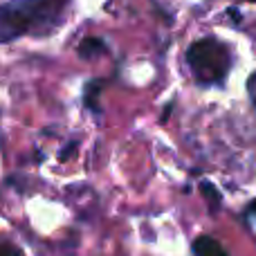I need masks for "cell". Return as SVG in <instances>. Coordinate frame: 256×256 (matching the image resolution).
I'll use <instances>...</instances> for the list:
<instances>
[{
	"label": "cell",
	"mask_w": 256,
	"mask_h": 256,
	"mask_svg": "<svg viewBox=\"0 0 256 256\" xmlns=\"http://www.w3.org/2000/svg\"><path fill=\"white\" fill-rule=\"evenodd\" d=\"M63 0H14L0 7V43L14 40L40 22L56 18Z\"/></svg>",
	"instance_id": "cell-1"
},
{
	"label": "cell",
	"mask_w": 256,
	"mask_h": 256,
	"mask_svg": "<svg viewBox=\"0 0 256 256\" xmlns=\"http://www.w3.org/2000/svg\"><path fill=\"white\" fill-rule=\"evenodd\" d=\"M186 63L200 84H222L232 68L230 50L216 38L196 40L186 50Z\"/></svg>",
	"instance_id": "cell-2"
},
{
	"label": "cell",
	"mask_w": 256,
	"mask_h": 256,
	"mask_svg": "<svg viewBox=\"0 0 256 256\" xmlns=\"http://www.w3.org/2000/svg\"><path fill=\"white\" fill-rule=\"evenodd\" d=\"M194 254L196 256H230L222 250V245L218 240H214L212 236H198L194 243Z\"/></svg>",
	"instance_id": "cell-3"
},
{
	"label": "cell",
	"mask_w": 256,
	"mask_h": 256,
	"mask_svg": "<svg viewBox=\"0 0 256 256\" xmlns=\"http://www.w3.org/2000/svg\"><path fill=\"white\" fill-rule=\"evenodd\" d=\"M102 52H106V43H104L102 38H97V36H88V38H84L79 45V54L84 58H92Z\"/></svg>",
	"instance_id": "cell-4"
},
{
	"label": "cell",
	"mask_w": 256,
	"mask_h": 256,
	"mask_svg": "<svg viewBox=\"0 0 256 256\" xmlns=\"http://www.w3.org/2000/svg\"><path fill=\"white\" fill-rule=\"evenodd\" d=\"M200 194H202V196H204V200L209 202L212 212H216V209L220 207V191H218L216 186L212 184V182H207V180L200 182Z\"/></svg>",
	"instance_id": "cell-5"
},
{
	"label": "cell",
	"mask_w": 256,
	"mask_h": 256,
	"mask_svg": "<svg viewBox=\"0 0 256 256\" xmlns=\"http://www.w3.org/2000/svg\"><path fill=\"white\" fill-rule=\"evenodd\" d=\"M99 94H102V81H90L86 86V106L90 110H99Z\"/></svg>",
	"instance_id": "cell-6"
},
{
	"label": "cell",
	"mask_w": 256,
	"mask_h": 256,
	"mask_svg": "<svg viewBox=\"0 0 256 256\" xmlns=\"http://www.w3.org/2000/svg\"><path fill=\"white\" fill-rule=\"evenodd\" d=\"M0 256H22V252L18 248H14V245L2 243L0 245Z\"/></svg>",
	"instance_id": "cell-7"
},
{
	"label": "cell",
	"mask_w": 256,
	"mask_h": 256,
	"mask_svg": "<svg viewBox=\"0 0 256 256\" xmlns=\"http://www.w3.org/2000/svg\"><path fill=\"white\" fill-rule=\"evenodd\" d=\"M248 92H250V99H252V104L256 108V72H252L248 79Z\"/></svg>",
	"instance_id": "cell-8"
},
{
	"label": "cell",
	"mask_w": 256,
	"mask_h": 256,
	"mask_svg": "<svg viewBox=\"0 0 256 256\" xmlns=\"http://www.w3.org/2000/svg\"><path fill=\"white\" fill-rule=\"evenodd\" d=\"M74 150H76V142H70V144H68L66 148L58 153V160H61V162H66L68 158H72V155H74Z\"/></svg>",
	"instance_id": "cell-9"
},
{
	"label": "cell",
	"mask_w": 256,
	"mask_h": 256,
	"mask_svg": "<svg viewBox=\"0 0 256 256\" xmlns=\"http://www.w3.org/2000/svg\"><path fill=\"white\" fill-rule=\"evenodd\" d=\"M230 16H232V18H234V20H236V22H240V20H243V16H240V14H238V12H236V9H230Z\"/></svg>",
	"instance_id": "cell-10"
},
{
	"label": "cell",
	"mask_w": 256,
	"mask_h": 256,
	"mask_svg": "<svg viewBox=\"0 0 256 256\" xmlns=\"http://www.w3.org/2000/svg\"><path fill=\"white\" fill-rule=\"evenodd\" d=\"M250 212H252V214H254V218H256V200L252 202V207H250Z\"/></svg>",
	"instance_id": "cell-11"
},
{
	"label": "cell",
	"mask_w": 256,
	"mask_h": 256,
	"mask_svg": "<svg viewBox=\"0 0 256 256\" xmlns=\"http://www.w3.org/2000/svg\"><path fill=\"white\" fill-rule=\"evenodd\" d=\"M252 2H256V0H252Z\"/></svg>",
	"instance_id": "cell-12"
}]
</instances>
